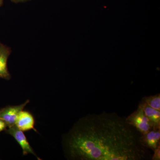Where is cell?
<instances>
[{"instance_id": "obj_7", "label": "cell", "mask_w": 160, "mask_h": 160, "mask_svg": "<svg viewBox=\"0 0 160 160\" xmlns=\"http://www.w3.org/2000/svg\"><path fill=\"white\" fill-rule=\"evenodd\" d=\"M12 50L9 46L0 42V78L9 80L11 75L7 66V62Z\"/></svg>"}, {"instance_id": "obj_8", "label": "cell", "mask_w": 160, "mask_h": 160, "mask_svg": "<svg viewBox=\"0 0 160 160\" xmlns=\"http://www.w3.org/2000/svg\"><path fill=\"white\" fill-rule=\"evenodd\" d=\"M139 105L142 108L152 129H160V111L151 108L142 101Z\"/></svg>"}, {"instance_id": "obj_9", "label": "cell", "mask_w": 160, "mask_h": 160, "mask_svg": "<svg viewBox=\"0 0 160 160\" xmlns=\"http://www.w3.org/2000/svg\"><path fill=\"white\" fill-rule=\"evenodd\" d=\"M141 101L146 103L151 108L160 111V93L145 97L142 99Z\"/></svg>"}, {"instance_id": "obj_3", "label": "cell", "mask_w": 160, "mask_h": 160, "mask_svg": "<svg viewBox=\"0 0 160 160\" xmlns=\"http://www.w3.org/2000/svg\"><path fill=\"white\" fill-rule=\"evenodd\" d=\"M29 102V100H27L22 105L7 106L3 108L0 110V118L6 123L8 127L14 126L20 112L23 110Z\"/></svg>"}, {"instance_id": "obj_12", "label": "cell", "mask_w": 160, "mask_h": 160, "mask_svg": "<svg viewBox=\"0 0 160 160\" xmlns=\"http://www.w3.org/2000/svg\"><path fill=\"white\" fill-rule=\"evenodd\" d=\"M12 2L14 3H19L25 2H28V1H31V0H10Z\"/></svg>"}, {"instance_id": "obj_11", "label": "cell", "mask_w": 160, "mask_h": 160, "mask_svg": "<svg viewBox=\"0 0 160 160\" xmlns=\"http://www.w3.org/2000/svg\"><path fill=\"white\" fill-rule=\"evenodd\" d=\"M8 127L6 123L3 120L0 118V132L3 131Z\"/></svg>"}, {"instance_id": "obj_10", "label": "cell", "mask_w": 160, "mask_h": 160, "mask_svg": "<svg viewBox=\"0 0 160 160\" xmlns=\"http://www.w3.org/2000/svg\"><path fill=\"white\" fill-rule=\"evenodd\" d=\"M153 154L152 155V160H160V146L153 152Z\"/></svg>"}, {"instance_id": "obj_6", "label": "cell", "mask_w": 160, "mask_h": 160, "mask_svg": "<svg viewBox=\"0 0 160 160\" xmlns=\"http://www.w3.org/2000/svg\"><path fill=\"white\" fill-rule=\"evenodd\" d=\"M34 125L33 116L29 112L23 110L20 112L15 123V126L23 132L32 129L37 131L35 129Z\"/></svg>"}, {"instance_id": "obj_4", "label": "cell", "mask_w": 160, "mask_h": 160, "mask_svg": "<svg viewBox=\"0 0 160 160\" xmlns=\"http://www.w3.org/2000/svg\"><path fill=\"white\" fill-rule=\"evenodd\" d=\"M7 132L8 134L11 135L13 137L18 143L22 150L23 154L24 155L32 154L37 157V156L35 153L23 131L18 129L14 125L9 127V129L7 130Z\"/></svg>"}, {"instance_id": "obj_1", "label": "cell", "mask_w": 160, "mask_h": 160, "mask_svg": "<svg viewBox=\"0 0 160 160\" xmlns=\"http://www.w3.org/2000/svg\"><path fill=\"white\" fill-rule=\"evenodd\" d=\"M141 135L126 117L104 112L80 119L64 137V148L69 159L151 160Z\"/></svg>"}, {"instance_id": "obj_2", "label": "cell", "mask_w": 160, "mask_h": 160, "mask_svg": "<svg viewBox=\"0 0 160 160\" xmlns=\"http://www.w3.org/2000/svg\"><path fill=\"white\" fill-rule=\"evenodd\" d=\"M126 120L129 125L135 128L141 135L145 134L152 129L149 120L142 106L140 105L135 111L126 118Z\"/></svg>"}, {"instance_id": "obj_5", "label": "cell", "mask_w": 160, "mask_h": 160, "mask_svg": "<svg viewBox=\"0 0 160 160\" xmlns=\"http://www.w3.org/2000/svg\"><path fill=\"white\" fill-rule=\"evenodd\" d=\"M141 144L145 148L154 151L160 146V129L151 130L140 136Z\"/></svg>"}, {"instance_id": "obj_13", "label": "cell", "mask_w": 160, "mask_h": 160, "mask_svg": "<svg viewBox=\"0 0 160 160\" xmlns=\"http://www.w3.org/2000/svg\"><path fill=\"white\" fill-rule=\"evenodd\" d=\"M3 3H4L3 0H0V7L3 6Z\"/></svg>"}]
</instances>
